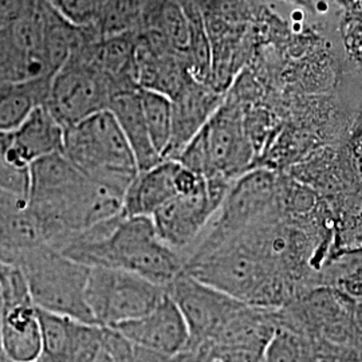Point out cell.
Wrapping results in <instances>:
<instances>
[{
  "label": "cell",
  "instance_id": "obj_15",
  "mask_svg": "<svg viewBox=\"0 0 362 362\" xmlns=\"http://www.w3.org/2000/svg\"><path fill=\"white\" fill-rule=\"evenodd\" d=\"M187 61L157 31L137 33L134 79L140 89L155 91L172 101L191 79Z\"/></svg>",
  "mask_w": 362,
  "mask_h": 362
},
{
  "label": "cell",
  "instance_id": "obj_19",
  "mask_svg": "<svg viewBox=\"0 0 362 362\" xmlns=\"http://www.w3.org/2000/svg\"><path fill=\"white\" fill-rule=\"evenodd\" d=\"M45 245L28 199L0 188V262L13 264L21 254Z\"/></svg>",
  "mask_w": 362,
  "mask_h": 362
},
{
  "label": "cell",
  "instance_id": "obj_21",
  "mask_svg": "<svg viewBox=\"0 0 362 362\" xmlns=\"http://www.w3.org/2000/svg\"><path fill=\"white\" fill-rule=\"evenodd\" d=\"M140 91L141 89H130L116 93L110 100L107 110L115 116L117 124L127 137L139 172H144L153 168L163 161V158L156 152L151 141L144 117Z\"/></svg>",
  "mask_w": 362,
  "mask_h": 362
},
{
  "label": "cell",
  "instance_id": "obj_20",
  "mask_svg": "<svg viewBox=\"0 0 362 362\" xmlns=\"http://www.w3.org/2000/svg\"><path fill=\"white\" fill-rule=\"evenodd\" d=\"M179 163L163 160L153 168L139 172L124 196L125 216L152 218L158 208L179 194L176 173Z\"/></svg>",
  "mask_w": 362,
  "mask_h": 362
},
{
  "label": "cell",
  "instance_id": "obj_29",
  "mask_svg": "<svg viewBox=\"0 0 362 362\" xmlns=\"http://www.w3.org/2000/svg\"><path fill=\"white\" fill-rule=\"evenodd\" d=\"M33 0H0V28L26 11Z\"/></svg>",
  "mask_w": 362,
  "mask_h": 362
},
{
  "label": "cell",
  "instance_id": "obj_11",
  "mask_svg": "<svg viewBox=\"0 0 362 362\" xmlns=\"http://www.w3.org/2000/svg\"><path fill=\"white\" fill-rule=\"evenodd\" d=\"M189 330L187 348H204L245 302L181 272L167 287Z\"/></svg>",
  "mask_w": 362,
  "mask_h": 362
},
{
  "label": "cell",
  "instance_id": "obj_32",
  "mask_svg": "<svg viewBox=\"0 0 362 362\" xmlns=\"http://www.w3.org/2000/svg\"><path fill=\"white\" fill-rule=\"evenodd\" d=\"M212 362H218V361H212Z\"/></svg>",
  "mask_w": 362,
  "mask_h": 362
},
{
  "label": "cell",
  "instance_id": "obj_8",
  "mask_svg": "<svg viewBox=\"0 0 362 362\" xmlns=\"http://www.w3.org/2000/svg\"><path fill=\"white\" fill-rule=\"evenodd\" d=\"M113 94L110 81L86 57L79 45L65 65L52 76L46 106L67 129L88 117L107 110Z\"/></svg>",
  "mask_w": 362,
  "mask_h": 362
},
{
  "label": "cell",
  "instance_id": "obj_9",
  "mask_svg": "<svg viewBox=\"0 0 362 362\" xmlns=\"http://www.w3.org/2000/svg\"><path fill=\"white\" fill-rule=\"evenodd\" d=\"M49 3L33 0L25 13L0 28V83L52 77L46 57Z\"/></svg>",
  "mask_w": 362,
  "mask_h": 362
},
{
  "label": "cell",
  "instance_id": "obj_2",
  "mask_svg": "<svg viewBox=\"0 0 362 362\" xmlns=\"http://www.w3.org/2000/svg\"><path fill=\"white\" fill-rule=\"evenodd\" d=\"M64 153L85 176L124 196L139 175L129 143L109 110L65 129Z\"/></svg>",
  "mask_w": 362,
  "mask_h": 362
},
{
  "label": "cell",
  "instance_id": "obj_3",
  "mask_svg": "<svg viewBox=\"0 0 362 362\" xmlns=\"http://www.w3.org/2000/svg\"><path fill=\"white\" fill-rule=\"evenodd\" d=\"M13 264L23 272L39 310L97 325L86 302L89 267L47 245L21 254Z\"/></svg>",
  "mask_w": 362,
  "mask_h": 362
},
{
  "label": "cell",
  "instance_id": "obj_25",
  "mask_svg": "<svg viewBox=\"0 0 362 362\" xmlns=\"http://www.w3.org/2000/svg\"><path fill=\"white\" fill-rule=\"evenodd\" d=\"M262 362H317L314 341L311 337L278 324Z\"/></svg>",
  "mask_w": 362,
  "mask_h": 362
},
{
  "label": "cell",
  "instance_id": "obj_16",
  "mask_svg": "<svg viewBox=\"0 0 362 362\" xmlns=\"http://www.w3.org/2000/svg\"><path fill=\"white\" fill-rule=\"evenodd\" d=\"M113 330L137 346L169 356L179 354L189 342L187 322L168 293L149 313Z\"/></svg>",
  "mask_w": 362,
  "mask_h": 362
},
{
  "label": "cell",
  "instance_id": "obj_5",
  "mask_svg": "<svg viewBox=\"0 0 362 362\" xmlns=\"http://www.w3.org/2000/svg\"><path fill=\"white\" fill-rule=\"evenodd\" d=\"M211 47V88L226 95L245 64L251 0H197Z\"/></svg>",
  "mask_w": 362,
  "mask_h": 362
},
{
  "label": "cell",
  "instance_id": "obj_17",
  "mask_svg": "<svg viewBox=\"0 0 362 362\" xmlns=\"http://www.w3.org/2000/svg\"><path fill=\"white\" fill-rule=\"evenodd\" d=\"M224 98L226 95L191 78L172 100V132L163 160H176L182 149L206 127Z\"/></svg>",
  "mask_w": 362,
  "mask_h": 362
},
{
  "label": "cell",
  "instance_id": "obj_1",
  "mask_svg": "<svg viewBox=\"0 0 362 362\" xmlns=\"http://www.w3.org/2000/svg\"><path fill=\"white\" fill-rule=\"evenodd\" d=\"M59 252L89 269L125 270L161 287L184 269L182 257L158 238L153 220L146 216L119 214L74 235Z\"/></svg>",
  "mask_w": 362,
  "mask_h": 362
},
{
  "label": "cell",
  "instance_id": "obj_22",
  "mask_svg": "<svg viewBox=\"0 0 362 362\" xmlns=\"http://www.w3.org/2000/svg\"><path fill=\"white\" fill-rule=\"evenodd\" d=\"M52 78L0 83V133L19 128L37 107L47 104Z\"/></svg>",
  "mask_w": 362,
  "mask_h": 362
},
{
  "label": "cell",
  "instance_id": "obj_26",
  "mask_svg": "<svg viewBox=\"0 0 362 362\" xmlns=\"http://www.w3.org/2000/svg\"><path fill=\"white\" fill-rule=\"evenodd\" d=\"M140 94L151 141L156 152L163 158L168 148L172 132V101L168 97L155 91L141 89Z\"/></svg>",
  "mask_w": 362,
  "mask_h": 362
},
{
  "label": "cell",
  "instance_id": "obj_10",
  "mask_svg": "<svg viewBox=\"0 0 362 362\" xmlns=\"http://www.w3.org/2000/svg\"><path fill=\"white\" fill-rule=\"evenodd\" d=\"M1 337L4 351L11 362L38 361L42 332L26 278L19 267L0 262Z\"/></svg>",
  "mask_w": 362,
  "mask_h": 362
},
{
  "label": "cell",
  "instance_id": "obj_27",
  "mask_svg": "<svg viewBox=\"0 0 362 362\" xmlns=\"http://www.w3.org/2000/svg\"><path fill=\"white\" fill-rule=\"evenodd\" d=\"M66 21L78 27L94 23L101 0H46Z\"/></svg>",
  "mask_w": 362,
  "mask_h": 362
},
{
  "label": "cell",
  "instance_id": "obj_14",
  "mask_svg": "<svg viewBox=\"0 0 362 362\" xmlns=\"http://www.w3.org/2000/svg\"><path fill=\"white\" fill-rule=\"evenodd\" d=\"M38 362H95L105 351L106 327L39 310Z\"/></svg>",
  "mask_w": 362,
  "mask_h": 362
},
{
  "label": "cell",
  "instance_id": "obj_12",
  "mask_svg": "<svg viewBox=\"0 0 362 362\" xmlns=\"http://www.w3.org/2000/svg\"><path fill=\"white\" fill-rule=\"evenodd\" d=\"M224 197L223 192L212 191L207 181L194 192L175 196L153 214L156 233L185 258L219 211Z\"/></svg>",
  "mask_w": 362,
  "mask_h": 362
},
{
  "label": "cell",
  "instance_id": "obj_18",
  "mask_svg": "<svg viewBox=\"0 0 362 362\" xmlns=\"http://www.w3.org/2000/svg\"><path fill=\"white\" fill-rule=\"evenodd\" d=\"M4 149L19 168L30 165L45 156L64 152L65 128L52 116L46 105L37 107L16 129L3 133Z\"/></svg>",
  "mask_w": 362,
  "mask_h": 362
},
{
  "label": "cell",
  "instance_id": "obj_4",
  "mask_svg": "<svg viewBox=\"0 0 362 362\" xmlns=\"http://www.w3.org/2000/svg\"><path fill=\"white\" fill-rule=\"evenodd\" d=\"M278 181L274 172L263 168L251 169L233 181L215 215L216 219L203 239L185 255L184 262L189 257L206 254L262 221L281 218L276 202Z\"/></svg>",
  "mask_w": 362,
  "mask_h": 362
},
{
  "label": "cell",
  "instance_id": "obj_23",
  "mask_svg": "<svg viewBox=\"0 0 362 362\" xmlns=\"http://www.w3.org/2000/svg\"><path fill=\"white\" fill-rule=\"evenodd\" d=\"M90 27L98 38L140 33L141 0H101Z\"/></svg>",
  "mask_w": 362,
  "mask_h": 362
},
{
  "label": "cell",
  "instance_id": "obj_6",
  "mask_svg": "<svg viewBox=\"0 0 362 362\" xmlns=\"http://www.w3.org/2000/svg\"><path fill=\"white\" fill-rule=\"evenodd\" d=\"M194 139L204 156L206 180L220 179L233 184L254 169L257 152L247 134L243 105L228 93Z\"/></svg>",
  "mask_w": 362,
  "mask_h": 362
},
{
  "label": "cell",
  "instance_id": "obj_28",
  "mask_svg": "<svg viewBox=\"0 0 362 362\" xmlns=\"http://www.w3.org/2000/svg\"><path fill=\"white\" fill-rule=\"evenodd\" d=\"M30 169L16 167L6 155L3 133H0V188L28 199Z\"/></svg>",
  "mask_w": 362,
  "mask_h": 362
},
{
  "label": "cell",
  "instance_id": "obj_31",
  "mask_svg": "<svg viewBox=\"0 0 362 362\" xmlns=\"http://www.w3.org/2000/svg\"><path fill=\"white\" fill-rule=\"evenodd\" d=\"M95 362H113V360L110 358V356H109L106 351H104V353H103V356H101V357H100V358H98Z\"/></svg>",
  "mask_w": 362,
  "mask_h": 362
},
{
  "label": "cell",
  "instance_id": "obj_24",
  "mask_svg": "<svg viewBox=\"0 0 362 362\" xmlns=\"http://www.w3.org/2000/svg\"><path fill=\"white\" fill-rule=\"evenodd\" d=\"M105 351L113 362H209L204 350L185 348L179 354L169 356L145 349L129 342L113 329L106 327Z\"/></svg>",
  "mask_w": 362,
  "mask_h": 362
},
{
  "label": "cell",
  "instance_id": "obj_7",
  "mask_svg": "<svg viewBox=\"0 0 362 362\" xmlns=\"http://www.w3.org/2000/svg\"><path fill=\"white\" fill-rule=\"evenodd\" d=\"M165 293V287L133 272L94 267L88 279L86 302L95 324L113 329L149 313Z\"/></svg>",
  "mask_w": 362,
  "mask_h": 362
},
{
  "label": "cell",
  "instance_id": "obj_13",
  "mask_svg": "<svg viewBox=\"0 0 362 362\" xmlns=\"http://www.w3.org/2000/svg\"><path fill=\"white\" fill-rule=\"evenodd\" d=\"M276 326L275 310L243 303L203 349L209 362H262Z\"/></svg>",
  "mask_w": 362,
  "mask_h": 362
},
{
  "label": "cell",
  "instance_id": "obj_33",
  "mask_svg": "<svg viewBox=\"0 0 362 362\" xmlns=\"http://www.w3.org/2000/svg\"><path fill=\"white\" fill-rule=\"evenodd\" d=\"M35 362H38V361H35Z\"/></svg>",
  "mask_w": 362,
  "mask_h": 362
},
{
  "label": "cell",
  "instance_id": "obj_30",
  "mask_svg": "<svg viewBox=\"0 0 362 362\" xmlns=\"http://www.w3.org/2000/svg\"><path fill=\"white\" fill-rule=\"evenodd\" d=\"M0 362H11L8 360L4 346H3V337H1V299H0Z\"/></svg>",
  "mask_w": 362,
  "mask_h": 362
}]
</instances>
